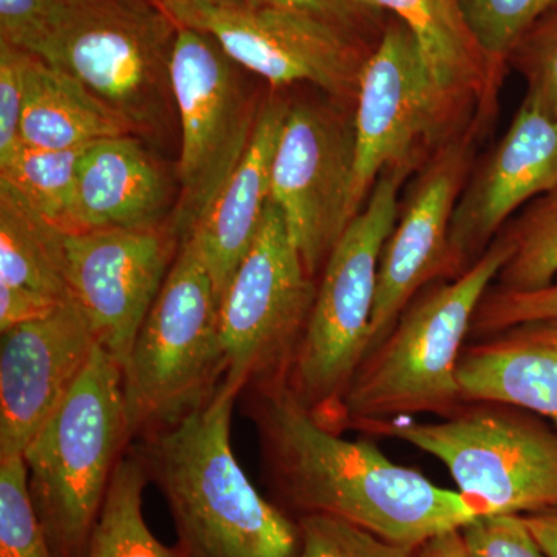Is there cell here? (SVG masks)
Here are the masks:
<instances>
[{
	"instance_id": "obj_19",
	"label": "cell",
	"mask_w": 557,
	"mask_h": 557,
	"mask_svg": "<svg viewBox=\"0 0 557 557\" xmlns=\"http://www.w3.org/2000/svg\"><path fill=\"white\" fill-rule=\"evenodd\" d=\"M289 102L270 98L259 112L239 166L186 239L196 245L214 282L219 302L258 236L271 200V171ZM185 239V240H186Z\"/></svg>"
},
{
	"instance_id": "obj_1",
	"label": "cell",
	"mask_w": 557,
	"mask_h": 557,
	"mask_svg": "<svg viewBox=\"0 0 557 557\" xmlns=\"http://www.w3.org/2000/svg\"><path fill=\"white\" fill-rule=\"evenodd\" d=\"M240 397L270 483L298 518L333 516L392 544L420 547L486 515L478 502L394 463L369 440L351 442L321 426L285 380L248 384Z\"/></svg>"
},
{
	"instance_id": "obj_26",
	"label": "cell",
	"mask_w": 557,
	"mask_h": 557,
	"mask_svg": "<svg viewBox=\"0 0 557 557\" xmlns=\"http://www.w3.org/2000/svg\"><path fill=\"white\" fill-rule=\"evenodd\" d=\"M86 148L54 150L21 145L0 163V180L17 190L44 219L67 233L76 171Z\"/></svg>"
},
{
	"instance_id": "obj_18",
	"label": "cell",
	"mask_w": 557,
	"mask_h": 557,
	"mask_svg": "<svg viewBox=\"0 0 557 557\" xmlns=\"http://www.w3.org/2000/svg\"><path fill=\"white\" fill-rule=\"evenodd\" d=\"M171 196L166 171L139 137L91 143L76 171L67 233L166 225Z\"/></svg>"
},
{
	"instance_id": "obj_13",
	"label": "cell",
	"mask_w": 557,
	"mask_h": 557,
	"mask_svg": "<svg viewBox=\"0 0 557 557\" xmlns=\"http://www.w3.org/2000/svg\"><path fill=\"white\" fill-rule=\"evenodd\" d=\"M355 163L354 112L335 101L289 104L271 171V201L311 277L321 276L354 220Z\"/></svg>"
},
{
	"instance_id": "obj_11",
	"label": "cell",
	"mask_w": 557,
	"mask_h": 557,
	"mask_svg": "<svg viewBox=\"0 0 557 557\" xmlns=\"http://www.w3.org/2000/svg\"><path fill=\"white\" fill-rule=\"evenodd\" d=\"M183 27L207 33L271 86L307 83L355 109L370 40L302 11L214 0H156Z\"/></svg>"
},
{
	"instance_id": "obj_27",
	"label": "cell",
	"mask_w": 557,
	"mask_h": 557,
	"mask_svg": "<svg viewBox=\"0 0 557 557\" xmlns=\"http://www.w3.org/2000/svg\"><path fill=\"white\" fill-rule=\"evenodd\" d=\"M0 557H57L33 507L24 456L0 460Z\"/></svg>"
},
{
	"instance_id": "obj_6",
	"label": "cell",
	"mask_w": 557,
	"mask_h": 557,
	"mask_svg": "<svg viewBox=\"0 0 557 557\" xmlns=\"http://www.w3.org/2000/svg\"><path fill=\"white\" fill-rule=\"evenodd\" d=\"M409 172H384L348 223L319 276L317 299L293 359L287 386L321 426L343 434V399L368 354L384 245Z\"/></svg>"
},
{
	"instance_id": "obj_30",
	"label": "cell",
	"mask_w": 557,
	"mask_h": 557,
	"mask_svg": "<svg viewBox=\"0 0 557 557\" xmlns=\"http://www.w3.org/2000/svg\"><path fill=\"white\" fill-rule=\"evenodd\" d=\"M527 83V100L557 119V10L522 36L508 57Z\"/></svg>"
},
{
	"instance_id": "obj_14",
	"label": "cell",
	"mask_w": 557,
	"mask_h": 557,
	"mask_svg": "<svg viewBox=\"0 0 557 557\" xmlns=\"http://www.w3.org/2000/svg\"><path fill=\"white\" fill-rule=\"evenodd\" d=\"M482 132L472 126L440 146L399 201L397 222L381 255L368 354L383 343L421 289L449 281L450 223L474 168Z\"/></svg>"
},
{
	"instance_id": "obj_12",
	"label": "cell",
	"mask_w": 557,
	"mask_h": 557,
	"mask_svg": "<svg viewBox=\"0 0 557 557\" xmlns=\"http://www.w3.org/2000/svg\"><path fill=\"white\" fill-rule=\"evenodd\" d=\"M281 209L270 200L251 248L219 302L226 379L287 380L317 299Z\"/></svg>"
},
{
	"instance_id": "obj_37",
	"label": "cell",
	"mask_w": 557,
	"mask_h": 557,
	"mask_svg": "<svg viewBox=\"0 0 557 557\" xmlns=\"http://www.w3.org/2000/svg\"><path fill=\"white\" fill-rule=\"evenodd\" d=\"M417 557H471L461 530H450L429 539L417 549Z\"/></svg>"
},
{
	"instance_id": "obj_9",
	"label": "cell",
	"mask_w": 557,
	"mask_h": 557,
	"mask_svg": "<svg viewBox=\"0 0 557 557\" xmlns=\"http://www.w3.org/2000/svg\"><path fill=\"white\" fill-rule=\"evenodd\" d=\"M354 123V219L384 172L416 174L440 146L478 126L440 94L416 36L397 20L386 24L362 69Z\"/></svg>"
},
{
	"instance_id": "obj_24",
	"label": "cell",
	"mask_w": 557,
	"mask_h": 557,
	"mask_svg": "<svg viewBox=\"0 0 557 557\" xmlns=\"http://www.w3.org/2000/svg\"><path fill=\"white\" fill-rule=\"evenodd\" d=\"M148 483L141 461L129 446L113 472L84 557H190L182 545H164L150 531L143 512Z\"/></svg>"
},
{
	"instance_id": "obj_25",
	"label": "cell",
	"mask_w": 557,
	"mask_h": 557,
	"mask_svg": "<svg viewBox=\"0 0 557 557\" xmlns=\"http://www.w3.org/2000/svg\"><path fill=\"white\" fill-rule=\"evenodd\" d=\"M502 234L511 245V255L498 271L494 287L505 292H534L555 284L557 188L530 201Z\"/></svg>"
},
{
	"instance_id": "obj_5",
	"label": "cell",
	"mask_w": 557,
	"mask_h": 557,
	"mask_svg": "<svg viewBox=\"0 0 557 557\" xmlns=\"http://www.w3.org/2000/svg\"><path fill=\"white\" fill-rule=\"evenodd\" d=\"M132 438L123 366L100 346L24 450L28 491L57 557H84L116 465Z\"/></svg>"
},
{
	"instance_id": "obj_34",
	"label": "cell",
	"mask_w": 557,
	"mask_h": 557,
	"mask_svg": "<svg viewBox=\"0 0 557 557\" xmlns=\"http://www.w3.org/2000/svg\"><path fill=\"white\" fill-rule=\"evenodd\" d=\"M255 5L281 7L302 11L366 38L369 33H383V11L364 0H249ZM369 40V39H368Z\"/></svg>"
},
{
	"instance_id": "obj_20",
	"label": "cell",
	"mask_w": 557,
	"mask_h": 557,
	"mask_svg": "<svg viewBox=\"0 0 557 557\" xmlns=\"http://www.w3.org/2000/svg\"><path fill=\"white\" fill-rule=\"evenodd\" d=\"M388 11L416 36L440 94L471 123L486 129L496 110L502 72L472 35L463 0H364Z\"/></svg>"
},
{
	"instance_id": "obj_28",
	"label": "cell",
	"mask_w": 557,
	"mask_h": 557,
	"mask_svg": "<svg viewBox=\"0 0 557 557\" xmlns=\"http://www.w3.org/2000/svg\"><path fill=\"white\" fill-rule=\"evenodd\" d=\"M557 5V0H463L469 27L498 69L531 27Z\"/></svg>"
},
{
	"instance_id": "obj_16",
	"label": "cell",
	"mask_w": 557,
	"mask_h": 557,
	"mask_svg": "<svg viewBox=\"0 0 557 557\" xmlns=\"http://www.w3.org/2000/svg\"><path fill=\"white\" fill-rule=\"evenodd\" d=\"M98 341L69 298L46 317L2 332L0 460L20 457L89 366Z\"/></svg>"
},
{
	"instance_id": "obj_17",
	"label": "cell",
	"mask_w": 557,
	"mask_h": 557,
	"mask_svg": "<svg viewBox=\"0 0 557 557\" xmlns=\"http://www.w3.org/2000/svg\"><path fill=\"white\" fill-rule=\"evenodd\" d=\"M557 188V119L530 100L474 164L450 223L449 281L467 273L528 201Z\"/></svg>"
},
{
	"instance_id": "obj_4",
	"label": "cell",
	"mask_w": 557,
	"mask_h": 557,
	"mask_svg": "<svg viewBox=\"0 0 557 557\" xmlns=\"http://www.w3.org/2000/svg\"><path fill=\"white\" fill-rule=\"evenodd\" d=\"M509 255L500 233L467 273L432 282L410 300L359 364L343 399L344 431L423 413L448 418L465 405L458 361L480 300Z\"/></svg>"
},
{
	"instance_id": "obj_10",
	"label": "cell",
	"mask_w": 557,
	"mask_h": 557,
	"mask_svg": "<svg viewBox=\"0 0 557 557\" xmlns=\"http://www.w3.org/2000/svg\"><path fill=\"white\" fill-rule=\"evenodd\" d=\"M171 78L180 123V197L171 225L182 244L239 166L260 110L240 65L207 33L180 25Z\"/></svg>"
},
{
	"instance_id": "obj_32",
	"label": "cell",
	"mask_w": 557,
	"mask_h": 557,
	"mask_svg": "<svg viewBox=\"0 0 557 557\" xmlns=\"http://www.w3.org/2000/svg\"><path fill=\"white\" fill-rule=\"evenodd\" d=\"M461 534L471 557H545L522 516H479Z\"/></svg>"
},
{
	"instance_id": "obj_35",
	"label": "cell",
	"mask_w": 557,
	"mask_h": 557,
	"mask_svg": "<svg viewBox=\"0 0 557 557\" xmlns=\"http://www.w3.org/2000/svg\"><path fill=\"white\" fill-rule=\"evenodd\" d=\"M58 306L60 304L40 298L35 293L0 287V333L24 324V322L33 321V319L46 317Z\"/></svg>"
},
{
	"instance_id": "obj_2",
	"label": "cell",
	"mask_w": 557,
	"mask_h": 557,
	"mask_svg": "<svg viewBox=\"0 0 557 557\" xmlns=\"http://www.w3.org/2000/svg\"><path fill=\"white\" fill-rule=\"evenodd\" d=\"M244 384L223 379L196 412L131 445L190 557H299L298 520L260 496L231 443Z\"/></svg>"
},
{
	"instance_id": "obj_36",
	"label": "cell",
	"mask_w": 557,
	"mask_h": 557,
	"mask_svg": "<svg viewBox=\"0 0 557 557\" xmlns=\"http://www.w3.org/2000/svg\"><path fill=\"white\" fill-rule=\"evenodd\" d=\"M522 518L545 557H557V508Z\"/></svg>"
},
{
	"instance_id": "obj_8",
	"label": "cell",
	"mask_w": 557,
	"mask_h": 557,
	"mask_svg": "<svg viewBox=\"0 0 557 557\" xmlns=\"http://www.w3.org/2000/svg\"><path fill=\"white\" fill-rule=\"evenodd\" d=\"M357 431L397 438L438 458L458 493L486 515L527 516L557 508V431L505 403H465L438 423L373 421Z\"/></svg>"
},
{
	"instance_id": "obj_15",
	"label": "cell",
	"mask_w": 557,
	"mask_h": 557,
	"mask_svg": "<svg viewBox=\"0 0 557 557\" xmlns=\"http://www.w3.org/2000/svg\"><path fill=\"white\" fill-rule=\"evenodd\" d=\"M180 249L171 222L157 228L65 233L70 298L89 321L98 346L121 366Z\"/></svg>"
},
{
	"instance_id": "obj_38",
	"label": "cell",
	"mask_w": 557,
	"mask_h": 557,
	"mask_svg": "<svg viewBox=\"0 0 557 557\" xmlns=\"http://www.w3.org/2000/svg\"><path fill=\"white\" fill-rule=\"evenodd\" d=\"M214 2H225V3H251L249 0H214Z\"/></svg>"
},
{
	"instance_id": "obj_7",
	"label": "cell",
	"mask_w": 557,
	"mask_h": 557,
	"mask_svg": "<svg viewBox=\"0 0 557 557\" xmlns=\"http://www.w3.org/2000/svg\"><path fill=\"white\" fill-rule=\"evenodd\" d=\"M225 375L214 282L186 239L123 364L132 443L196 412Z\"/></svg>"
},
{
	"instance_id": "obj_22",
	"label": "cell",
	"mask_w": 557,
	"mask_h": 557,
	"mask_svg": "<svg viewBox=\"0 0 557 557\" xmlns=\"http://www.w3.org/2000/svg\"><path fill=\"white\" fill-rule=\"evenodd\" d=\"M24 83L22 145L39 149H78L101 139L132 134L126 123L78 81L27 51Z\"/></svg>"
},
{
	"instance_id": "obj_21",
	"label": "cell",
	"mask_w": 557,
	"mask_h": 557,
	"mask_svg": "<svg viewBox=\"0 0 557 557\" xmlns=\"http://www.w3.org/2000/svg\"><path fill=\"white\" fill-rule=\"evenodd\" d=\"M457 379L465 403H505L557 423V318L523 322L467 344Z\"/></svg>"
},
{
	"instance_id": "obj_3",
	"label": "cell",
	"mask_w": 557,
	"mask_h": 557,
	"mask_svg": "<svg viewBox=\"0 0 557 557\" xmlns=\"http://www.w3.org/2000/svg\"><path fill=\"white\" fill-rule=\"evenodd\" d=\"M178 28L156 0H42L5 42L78 81L132 134L160 141L177 113L171 65Z\"/></svg>"
},
{
	"instance_id": "obj_31",
	"label": "cell",
	"mask_w": 557,
	"mask_h": 557,
	"mask_svg": "<svg viewBox=\"0 0 557 557\" xmlns=\"http://www.w3.org/2000/svg\"><path fill=\"white\" fill-rule=\"evenodd\" d=\"M557 318V282L534 292H505L491 285L472 318V338H483L512 325Z\"/></svg>"
},
{
	"instance_id": "obj_33",
	"label": "cell",
	"mask_w": 557,
	"mask_h": 557,
	"mask_svg": "<svg viewBox=\"0 0 557 557\" xmlns=\"http://www.w3.org/2000/svg\"><path fill=\"white\" fill-rule=\"evenodd\" d=\"M25 51L0 40V163L22 145Z\"/></svg>"
},
{
	"instance_id": "obj_29",
	"label": "cell",
	"mask_w": 557,
	"mask_h": 557,
	"mask_svg": "<svg viewBox=\"0 0 557 557\" xmlns=\"http://www.w3.org/2000/svg\"><path fill=\"white\" fill-rule=\"evenodd\" d=\"M299 557H417L418 547L392 544L346 520L300 516Z\"/></svg>"
},
{
	"instance_id": "obj_23",
	"label": "cell",
	"mask_w": 557,
	"mask_h": 557,
	"mask_svg": "<svg viewBox=\"0 0 557 557\" xmlns=\"http://www.w3.org/2000/svg\"><path fill=\"white\" fill-rule=\"evenodd\" d=\"M65 233L0 180V287L35 293L54 304L70 298Z\"/></svg>"
}]
</instances>
